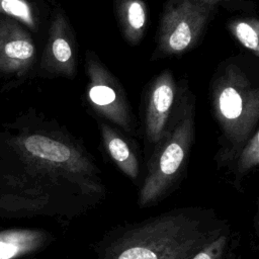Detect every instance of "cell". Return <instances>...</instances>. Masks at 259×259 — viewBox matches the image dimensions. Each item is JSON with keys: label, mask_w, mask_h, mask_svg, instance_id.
<instances>
[{"label": "cell", "mask_w": 259, "mask_h": 259, "mask_svg": "<svg viewBox=\"0 0 259 259\" xmlns=\"http://www.w3.org/2000/svg\"><path fill=\"white\" fill-rule=\"evenodd\" d=\"M99 174L80 145L27 111L0 131V219L58 214L69 191L97 198Z\"/></svg>", "instance_id": "obj_1"}, {"label": "cell", "mask_w": 259, "mask_h": 259, "mask_svg": "<svg viewBox=\"0 0 259 259\" xmlns=\"http://www.w3.org/2000/svg\"><path fill=\"white\" fill-rule=\"evenodd\" d=\"M229 230L212 209L176 208L112 230L97 244L95 259H190Z\"/></svg>", "instance_id": "obj_2"}, {"label": "cell", "mask_w": 259, "mask_h": 259, "mask_svg": "<svg viewBox=\"0 0 259 259\" xmlns=\"http://www.w3.org/2000/svg\"><path fill=\"white\" fill-rule=\"evenodd\" d=\"M211 103L223 132L222 160L230 161L251 138L259 119V89L236 64L229 63L211 83Z\"/></svg>", "instance_id": "obj_3"}, {"label": "cell", "mask_w": 259, "mask_h": 259, "mask_svg": "<svg viewBox=\"0 0 259 259\" xmlns=\"http://www.w3.org/2000/svg\"><path fill=\"white\" fill-rule=\"evenodd\" d=\"M173 121L161 143L154 149L148 173L139 191L138 204L149 207L168 196L184 171L194 139V107L191 98L181 99Z\"/></svg>", "instance_id": "obj_4"}, {"label": "cell", "mask_w": 259, "mask_h": 259, "mask_svg": "<svg viewBox=\"0 0 259 259\" xmlns=\"http://www.w3.org/2000/svg\"><path fill=\"white\" fill-rule=\"evenodd\" d=\"M212 8L198 0H168L158 31L157 53L180 55L191 49L204 29Z\"/></svg>", "instance_id": "obj_5"}, {"label": "cell", "mask_w": 259, "mask_h": 259, "mask_svg": "<svg viewBox=\"0 0 259 259\" xmlns=\"http://www.w3.org/2000/svg\"><path fill=\"white\" fill-rule=\"evenodd\" d=\"M87 98L91 107L113 124L131 134L134 116L125 95L108 70L92 53H86Z\"/></svg>", "instance_id": "obj_6"}, {"label": "cell", "mask_w": 259, "mask_h": 259, "mask_svg": "<svg viewBox=\"0 0 259 259\" xmlns=\"http://www.w3.org/2000/svg\"><path fill=\"white\" fill-rule=\"evenodd\" d=\"M35 57V45L27 28L15 19L0 17V75L21 82Z\"/></svg>", "instance_id": "obj_7"}, {"label": "cell", "mask_w": 259, "mask_h": 259, "mask_svg": "<svg viewBox=\"0 0 259 259\" xmlns=\"http://www.w3.org/2000/svg\"><path fill=\"white\" fill-rule=\"evenodd\" d=\"M177 95V85L172 73H161L151 86L145 114V137L155 148L167 134L172 109Z\"/></svg>", "instance_id": "obj_8"}, {"label": "cell", "mask_w": 259, "mask_h": 259, "mask_svg": "<svg viewBox=\"0 0 259 259\" xmlns=\"http://www.w3.org/2000/svg\"><path fill=\"white\" fill-rule=\"evenodd\" d=\"M39 71L44 75L73 77L76 71L75 55L69 34V24L61 11H56L51 21L48 40L44 49Z\"/></svg>", "instance_id": "obj_9"}, {"label": "cell", "mask_w": 259, "mask_h": 259, "mask_svg": "<svg viewBox=\"0 0 259 259\" xmlns=\"http://www.w3.org/2000/svg\"><path fill=\"white\" fill-rule=\"evenodd\" d=\"M53 234L36 228L0 229V259H23L46 249Z\"/></svg>", "instance_id": "obj_10"}, {"label": "cell", "mask_w": 259, "mask_h": 259, "mask_svg": "<svg viewBox=\"0 0 259 259\" xmlns=\"http://www.w3.org/2000/svg\"><path fill=\"white\" fill-rule=\"evenodd\" d=\"M100 133L106 152L111 160L131 179H136L140 172L138 158L127 142L110 125L100 122Z\"/></svg>", "instance_id": "obj_11"}, {"label": "cell", "mask_w": 259, "mask_h": 259, "mask_svg": "<svg viewBox=\"0 0 259 259\" xmlns=\"http://www.w3.org/2000/svg\"><path fill=\"white\" fill-rule=\"evenodd\" d=\"M117 13L122 31L131 44H137L143 36L147 24V8L142 0H120Z\"/></svg>", "instance_id": "obj_12"}, {"label": "cell", "mask_w": 259, "mask_h": 259, "mask_svg": "<svg viewBox=\"0 0 259 259\" xmlns=\"http://www.w3.org/2000/svg\"><path fill=\"white\" fill-rule=\"evenodd\" d=\"M0 14L17 20L26 28L37 29V15L29 0H0Z\"/></svg>", "instance_id": "obj_13"}, {"label": "cell", "mask_w": 259, "mask_h": 259, "mask_svg": "<svg viewBox=\"0 0 259 259\" xmlns=\"http://www.w3.org/2000/svg\"><path fill=\"white\" fill-rule=\"evenodd\" d=\"M228 27L235 38L256 57L259 55V23L256 18L233 19Z\"/></svg>", "instance_id": "obj_14"}, {"label": "cell", "mask_w": 259, "mask_h": 259, "mask_svg": "<svg viewBox=\"0 0 259 259\" xmlns=\"http://www.w3.org/2000/svg\"><path fill=\"white\" fill-rule=\"evenodd\" d=\"M234 242L230 230L198 250L190 259H231Z\"/></svg>", "instance_id": "obj_15"}, {"label": "cell", "mask_w": 259, "mask_h": 259, "mask_svg": "<svg viewBox=\"0 0 259 259\" xmlns=\"http://www.w3.org/2000/svg\"><path fill=\"white\" fill-rule=\"evenodd\" d=\"M236 170L238 176H244L259 164V132L255 130L251 138L238 153Z\"/></svg>", "instance_id": "obj_16"}, {"label": "cell", "mask_w": 259, "mask_h": 259, "mask_svg": "<svg viewBox=\"0 0 259 259\" xmlns=\"http://www.w3.org/2000/svg\"><path fill=\"white\" fill-rule=\"evenodd\" d=\"M200 2H202L203 4L213 8V6L215 5H220V4H226L229 0H198Z\"/></svg>", "instance_id": "obj_17"}]
</instances>
